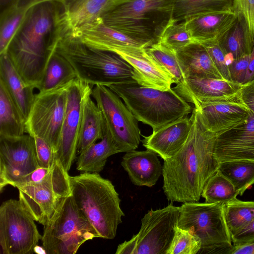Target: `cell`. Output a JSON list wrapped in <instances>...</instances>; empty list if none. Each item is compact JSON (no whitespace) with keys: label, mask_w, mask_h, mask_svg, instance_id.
<instances>
[{"label":"cell","mask_w":254,"mask_h":254,"mask_svg":"<svg viewBox=\"0 0 254 254\" xmlns=\"http://www.w3.org/2000/svg\"><path fill=\"white\" fill-rule=\"evenodd\" d=\"M64 11L56 1L31 6L5 52L25 82L38 90L64 28Z\"/></svg>","instance_id":"obj_1"},{"label":"cell","mask_w":254,"mask_h":254,"mask_svg":"<svg viewBox=\"0 0 254 254\" xmlns=\"http://www.w3.org/2000/svg\"><path fill=\"white\" fill-rule=\"evenodd\" d=\"M190 118L191 127L187 141L163 165V189L167 199L173 202L198 201L207 182L218 171L220 163L213 153L217 134L207 128L195 107Z\"/></svg>","instance_id":"obj_2"},{"label":"cell","mask_w":254,"mask_h":254,"mask_svg":"<svg viewBox=\"0 0 254 254\" xmlns=\"http://www.w3.org/2000/svg\"><path fill=\"white\" fill-rule=\"evenodd\" d=\"M175 0H110L99 17L109 26L149 46L174 21Z\"/></svg>","instance_id":"obj_3"},{"label":"cell","mask_w":254,"mask_h":254,"mask_svg":"<svg viewBox=\"0 0 254 254\" xmlns=\"http://www.w3.org/2000/svg\"><path fill=\"white\" fill-rule=\"evenodd\" d=\"M56 51L70 63L78 78L92 87L135 81L134 68L120 55L89 46L64 28Z\"/></svg>","instance_id":"obj_4"},{"label":"cell","mask_w":254,"mask_h":254,"mask_svg":"<svg viewBox=\"0 0 254 254\" xmlns=\"http://www.w3.org/2000/svg\"><path fill=\"white\" fill-rule=\"evenodd\" d=\"M71 194L99 238L113 239L125 214L112 182L99 173L83 172L70 177Z\"/></svg>","instance_id":"obj_5"},{"label":"cell","mask_w":254,"mask_h":254,"mask_svg":"<svg viewBox=\"0 0 254 254\" xmlns=\"http://www.w3.org/2000/svg\"><path fill=\"white\" fill-rule=\"evenodd\" d=\"M124 101L138 122L156 130L192 112L193 108L171 88L162 91L136 81L107 86Z\"/></svg>","instance_id":"obj_6"},{"label":"cell","mask_w":254,"mask_h":254,"mask_svg":"<svg viewBox=\"0 0 254 254\" xmlns=\"http://www.w3.org/2000/svg\"><path fill=\"white\" fill-rule=\"evenodd\" d=\"M41 241L48 254H74L82 244L99 238L72 194L64 198L44 226Z\"/></svg>","instance_id":"obj_7"},{"label":"cell","mask_w":254,"mask_h":254,"mask_svg":"<svg viewBox=\"0 0 254 254\" xmlns=\"http://www.w3.org/2000/svg\"><path fill=\"white\" fill-rule=\"evenodd\" d=\"M223 203L187 202L181 206L177 222L199 238L200 251L225 253L233 244L223 213Z\"/></svg>","instance_id":"obj_8"},{"label":"cell","mask_w":254,"mask_h":254,"mask_svg":"<svg viewBox=\"0 0 254 254\" xmlns=\"http://www.w3.org/2000/svg\"><path fill=\"white\" fill-rule=\"evenodd\" d=\"M181 206L172 203L150 210L141 219V228L120 244L116 254H166L175 235Z\"/></svg>","instance_id":"obj_9"},{"label":"cell","mask_w":254,"mask_h":254,"mask_svg":"<svg viewBox=\"0 0 254 254\" xmlns=\"http://www.w3.org/2000/svg\"><path fill=\"white\" fill-rule=\"evenodd\" d=\"M70 177L56 155L50 172L43 180L15 186L19 201L36 221L44 226L61 200L71 194Z\"/></svg>","instance_id":"obj_10"},{"label":"cell","mask_w":254,"mask_h":254,"mask_svg":"<svg viewBox=\"0 0 254 254\" xmlns=\"http://www.w3.org/2000/svg\"><path fill=\"white\" fill-rule=\"evenodd\" d=\"M72 82L35 94L26 121V132L45 139L56 153L60 143L67 91Z\"/></svg>","instance_id":"obj_11"},{"label":"cell","mask_w":254,"mask_h":254,"mask_svg":"<svg viewBox=\"0 0 254 254\" xmlns=\"http://www.w3.org/2000/svg\"><path fill=\"white\" fill-rule=\"evenodd\" d=\"M34 218L19 200L0 206V254H31L41 240Z\"/></svg>","instance_id":"obj_12"},{"label":"cell","mask_w":254,"mask_h":254,"mask_svg":"<svg viewBox=\"0 0 254 254\" xmlns=\"http://www.w3.org/2000/svg\"><path fill=\"white\" fill-rule=\"evenodd\" d=\"M91 96L100 109L106 128L121 152L135 150L141 141L138 120L121 98L108 87L96 85Z\"/></svg>","instance_id":"obj_13"},{"label":"cell","mask_w":254,"mask_h":254,"mask_svg":"<svg viewBox=\"0 0 254 254\" xmlns=\"http://www.w3.org/2000/svg\"><path fill=\"white\" fill-rule=\"evenodd\" d=\"M40 167L35 139L29 134L0 136V191L13 187Z\"/></svg>","instance_id":"obj_14"},{"label":"cell","mask_w":254,"mask_h":254,"mask_svg":"<svg viewBox=\"0 0 254 254\" xmlns=\"http://www.w3.org/2000/svg\"><path fill=\"white\" fill-rule=\"evenodd\" d=\"M92 87L77 78L72 81L68 89L60 143L56 153L58 159L67 172L77 152L84 105L87 98L91 95Z\"/></svg>","instance_id":"obj_15"},{"label":"cell","mask_w":254,"mask_h":254,"mask_svg":"<svg viewBox=\"0 0 254 254\" xmlns=\"http://www.w3.org/2000/svg\"><path fill=\"white\" fill-rule=\"evenodd\" d=\"M213 153L219 162L254 160V114L235 126L217 134Z\"/></svg>","instance_id":"obj_16"},{"label":"cell","mask_w":254,"mask_h":254,"mask_svg":"<svg viewBox=\"0 0 254 254\" xmlns=\"http://www.w3.org/2000/svg\"><path fill=\"white\" fill-rule=\"evenodd\" d=\"M67 30L88 46L103 51H137L149 46L109 27L100 17Z\"/></svg>","instance_id":"obj_17"},{"label":"cell","mask_w":254,"mask_h":254,"mask_svg":"<svg viewBox=\"0 0 254 254\" xmlns=\"http://www.w3.org/2000/svg\"><path fill=\"white\" fill-rule=\"evenodd\" d=\"M194 107L209 130L218 134L246 120L250 111L236 97L232 99L198 103Z\"/></svg>","instance_id":"obj_18"},{"label":"cell","mask_w":254,"mask_h":254,"mask_svg":"<svg viewBox=\"0 0 254 254\" xmlns=\"http://www.w3.org/2000/svg\"><path fill=\"white\" fill-rule=\"evenodd\" d=\"M146 49V48H145ZM145 49L137 51H116L134 68L135 81L145 87L162 91L171 88L172 75Z\"/></svg>","instance_id":"obj_19"},{"label":"cell","mask_w":254,"mask_h":254,"mask_svg":"<svg viewBox=\"0 0 254 254\" xmlns=\"http://www.w3.org/2000/svg\"><path fill=\"white\" fill-rule=\"evenodd\" d=\"M191 127L190 118L184 117L156 130L148 136L141 134L142 145L164 160L175 156L187 140Z\"/></svg>","instance_id":"obj_20"},{"label":"cell","mask_w":254,"mask_h":254,"mask_svg":"<svg viewBox=\"0 0 254 254\" xmlns=\"http://www.w3.org/2000/svg\"><path fill=\"white\" fill-rule=\"evenodd\" d=\"M187 90L183 99L194 106L198 103L228 100L238 97L242 85L223 79L186 78Z\"/></svg>","instance_id":"obj_21"},{"label":"cell","mask_w":254,"mask_h":254,"mask_svg":"<svg viewBox=\"0 0 254 254\" xmlns=\"http://www.w3.org/2000/svg\"><path fill=\"white\" fill-rule=\"evenodd\" d=\"M157 155L149 149L133 150L126 152L121 165L134 185L151 187L162 175L163 166Z\"/></svg>","instance_id":"obj_22"},{"label":"cell","mask_w":254,"mask_h":254,"mask_svg":"<svg viewBox=\"0 0 254 254\" xmlns=\"http://www.w3.org/2000/svg\"><path fill=\"white\" fill-rule=\"evenodd\" d=\"M233 12L209 13L190 17L184 20L193 42L217 41L234 23Z\"/></svg>","instance_id":"obj_23"},{"label":"cell","mask_w":254,"mask_h":254,"mask_svg":"<svg viewBox=\"0 0 254 254\" xmlns=\"http://www.w3.org/2000/svg\"><path fill=\"white\" fill-rule=\"evenodd\" d=\"M186 78L223 79L204 46L192 42L176 52Z\"/></svg>","instance_id":"obj_24"},{"label":"cell","mask_w":254,"mask_h":254,"mask_svg":"<svg viewBox=\"0 0 254 254\" xmlns=\"http://www.w3.org/2000/svg\"><path fill=\"white\" fill-rule=\"evenodd\" d=\"M0 79L26 121L35 97L34 88L25 82L5 53L0 54Z\"/></svg>","instance_id":"obj_25"},{"label":"cell","mask_w":254,"mask_h":254,"mask_svg":"<svg viewBox=\"0 0 254 254\" xmlns=\"http://www.w3.org/2000/svg\"><path fill=\"white\" fill-rule=\"evenodd\" d=\"M121 151L105 125L104 135L96 142L79 154L76 162V169L87 173L101 172L104 169L108 157Z\"/></svg>","instance_id":"obj_26"},{"label":"cell","mask_w":254,"mask_h":254,"mask_svg":"<svg viewBox=\"0 0 254 254\" xmlns=\"http://www.w3.org/2000/svg\"><path fill=\"white\" fill-rule=\"evenodd\" d=\"M254 39L243 17L236 15L232 25L221 37L218 43L227 56L236 59L251 54Z\"/></svg>","instance_id":"obj_27"},{"label":"cell","mask_w":254,"mask_h":254,"mask_svg":"<svg viewBox=\"0 0 254 254\" xmlns=\"http://www.w3.org/2000/svg\"><path fill=\"white\" fill-rule=\"evenodd\" d=\"M104 130L105 122L102 113L91 95L84 105L77 145L78 153L101 139Z\"/></svg>","instance_id":"obj_28"},{"label":"cell","mask_w":254,"mask_h":254,"mask_svg":"<svg viewBox=\"0 0 254 254\" xmlns=\"http://www.w3.org/2000/svg\"><path fill=\"white\" fill-rule=\"evenodd\" d=\"M26 121L4 83L0 79V136L24 134Z\"/></svg>","instance_id":"obj_29"},{"label":"cell","mask_w":254,"mask_h":254,"mask_svg":"<svg viewBox=\"0 0 254 254\" xmlns=\"http://www.w3.org/2000/svg\"><path fill=\"white\" fill-rule=\"evenodd\" d=\"M110 0H71L64 5V28L71 30L99 17Z\"/></svg>","instance_id":"obj_30"},{"label":"cell","mask_w":254,"mask_h":254,"mask_svg":"<svg viewBox=\"0 0 254 254\" xmlns=\"http://www.w3.org/2000/svg\"><path fill=\"white\" fill-rule=\"evenodd\" d=\"M233 0H175L173 20L179 22L195 15L233 12Z\"/></svg>","instance_id":"obj_31"},{"label":"cell","mask_w":254,"mask_h":254,"mask_svg":"<svg viewBox=\"0 0 254 254\" xmlns=\"http://www.w3.org/2000/svg\"><path fill=\"white\" fill-rule=\"evenodd\" d=\"M77 78V74L70 63L55 51L48 63L39 91L52 90Z\"/></svg>","instance_id":"obj_32"},{"label":"cell","mask_w":254,"mask_h":254,"mask_svg":"<svg viewBox=\"0 0 254 254\" xmlns=\"http://www.w3.org/2000/svg\"><path fill=\"white\" fill-rule=\"evenodd\" d=\"M218 171L232 183L240 195L254 184V160L221 162Z\"/></svg>","instance_id":"obj_33"},{"label":"cell","mask_w":254,"mask_h":254,"mask_svg":"<svg viewBox=\"0 0 254 254\" xmlns=\"http://www.w3.org/2000/svg\"><path fill=\"white\" fill-rule=\"evenodd\" d=\"M146 52L161 64L172 75L176 86L173 89L183 98L187 90L186 79L182 72L176 54L160 43L145 49Z\"/></svg>","instance_id":"obj_34"},{"label":"cell","mask_w":254,"mask_h":254,"mask_svg":"<svg viewBox=\"0 0 254 254\" xmlns=\"http://www.w3.org/2000/svg\"><path fill=\"white\" fill-rule=\"evenodd\" d=\"M223 208L225 221L231 237L254 219V201L236 198L223 203Z\"/></svg>","instance_id":"obj_35"},{"label":"cell","mask_w":254,"mask_h":254,"mask_svg":"<svg viewBox=\"0 0 254 254\" xmlns=\"http://www.w3.org/2000/svg\"><path fill=\"white\" fill-rule=\"evenodd\" d=\"M28 9L19 6L16 2L0 12V54L5 52L22 23Z\"/></svg>","instance_id":"obj_36"},{"label":"cell","mask_w":254,"mask_h":254,"mask_svg":"<svg viewBox=\"0 0 254 254\" xmlns=\"http://www.w3.org/2000/svg\"><path fill=\"white\" fill-rule=\"evenodd\" d=\"M238 195L232 183L218 171L208 180L201 193L208 203H225L237 198Z\"/></svg>","instance_id":"obj_37"},{"label":"cell","mask_w":254,"mask_h":254,"mask_svg":"<svg viewBox=\"0 0 254 254\" xmlns=\"http://www.w3.org/2000/svg\"><path fill=\"white\" fill-rule=\"evenodd\" d=\"M192 42L185 21H174L165 28L159 43L176 53Z\"/></svg>","instance_id":"obj_38"},{"label":"cell","mask_w":254,"mask_h":254,"mask_svg":"<svg viewBox=\"0 0 254 254\" xmlns=\"http://www.w3.org/2000/svg\"><path fill=\"white\" fill-rule=\"evenodd\" d=\"M201 249V243L198 237L191 231L177 226L166 254H196Z\"/></svg>","instance_id":"obj_39"},{"label":"cell","mask_w":254,"mask_h":254,"mask_svg":"<svg viewBox=\"0 0 254 254\" xmlns=\"http://www.w3.org/2000/svg\"><path fill=\"white\" fill-rule=\"evenodd\" d=\"M207 50L211 60L223 79L230 81L228 57L217 41H208L201 43Z\"/></svg>","instance_id":"obj_40"},{"label":"cell","mask_w":254,"mask_h":254,"mask_svg":"<svg viewBox=\"0 0 254 254\" xmlns=\"http://www.w3.org/2000/svg\"><path fill=\"white\" fill-rule=\"evenodd\" d=\"M251 59V54L246 55L233 59L229 64L228 68L230 81L239 84H243L247 73Z\"/></svg>","instance_id":"obj_41"},{"label":"cell","mask_w":254,"mask_h":254,"mask_svg":"<svg viewBox=\"0 0 254 254\" xmlns=\"http://www.w3.org/2000/svg\"><path fill=\"white\" fill-rule=\"evenodd\" d=\"M233 11L244 18L254 39V0H233Z\"/></svg>","instance_id":"obj_42"},{"label":"cell","mask_w":254,"mask_h":254,"mask_svg":"<svg viewBox=\"0 0 254 254\" xmlns=\"http://www.w3.org/2000/svg\"><path fill=\"white\" fill-rule=\"evenodd\" d=\"M33 137L39 166L41 167L50 168L56 157L55 152L51 145L45 139L37 136Z\"/></svg>","instance_id":"obj_43"},{"label":"cell","mask_w":254,"mask_h":254,"mask_svg":"<svg viewBox=\"0 0 254 254\" xmlns=\"http://www.w3.org/2000/svg\"><path fill=\"white\" fill-rule=\"evenodd\" d=\"M238 97L248 110L254 114V79L242 84Z\"/></svg>","instance_id":"obj_44"},{"label":"cell","mask_w":254,"mask_h":254,"mask_svg":"<svg viewBox=\"0 0 254 254\" xmlns=\"http://www.w3.org/2000/svg\"><path fill=\"white\" fill-rule=\"evenodd\" d=\"M233 245L254 242V219L246 227L231 237Z\"/></svg>","instance_id":"obj_45"},{"label":"cell","mask_w":254,"mask_h":254,"mask_svg":"<svg viewBox=\"0 0 254 254\" xmlns=\"http://www.w3.org/2000/svg\"><path fill=\"white\" fill-rule=\"evenodd\" d=\"M225 254H254V242L240 245H232L226 251Z\"/></svg>","instance_id":"obj_46"},{"label":"cell","mask_w":254,"mask_h":254,"mask_svg":"<svg viewBox=\"0 0 254 254\" xmlns=\"http://www.w3.org/2000/svg\"><path fill=\"white\" fill-rule=\"evenodd\" d=\"M70 0H17L16 3L20 6L28 9L34 4L44 1H56L65 5Z\"/></svg>","instance_id":"obj_47"},{"label":"cell","mask_w":254,"mask_h":254,"mask_svg":"<svg viewBox=\"0 0 254 254\" xmlns=\"http://www.w3.org/2000/svg\"><path fill=\"white\" fill-rule=\"evenodd\" d=\"M253 79H254V47L251 54L250 61L244 83Z\"/></svg>","instance_id":"obj_48"},{"label":"cell","mask_w":254,"mask_h":254,"mask_svg":"<svg viewBox=\"0 0 254 254\" xmlns=\"http://www.w3.org/2000/svg\"><path fill=\"white\" fill-rule=\"evenodd\" d=\"M17 0H0V12L15 4Z\"/></svg>","instance_id":"obj_49"}]
</instances>
